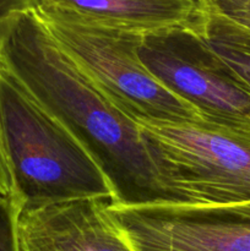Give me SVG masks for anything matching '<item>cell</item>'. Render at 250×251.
I'll use <instances>...</instances> for the list:
<instances>
[{
    "instance_id": "cell-1",
    "label": "cell",
    "mask_w": 250,
    "mask_h": 251,
    "mask_svg": "<svg viewBox=\"0 0 250 251\" xmlns=\"http://www.w3.org/2000/svg\"><path fill=\"white\" fill-rule=\"evenodd\" d=\"M0 68L88 150L114 189L112 203H174L159 180L134 118L117 107L60 48L34 7L10 17L0 48Z\"/></svg>"
},
{
    "instance_id": "cell-2",
    "label": "cell",
    "mask_w": 250,
    "mask_h": 251,
    "mask_svg": "<svg viewBox=\"0 0 250 251\" xmlns=\"http://www.w3.org/2000/svg\"><path fill=\"white\" fill-rule=\"evenodd\" d=\"M0 139L20 208L88 198L115 201L109 179L88 150L2 68Z\"/></svg>"
},
{
    "instance_id": "cell-3",
    "label": "cell",
    "mask_w": 250,
    "mask_h": 251,
    "mask_svg": "<svg viewBox=\"0 0 250 251\" xmlns=\"http://www.w3.org/2000/svg\"><path fill=\"white\" fill-rule=\"evenodd\" d=\"M174 203L250 201V130L208 122L134 118Z\"/></svg>"
},
{
    "instance_id": "cell-4",
    "label": "cell",
    "mask_w": 250,
    "mask_h": 251,
    "mask_svg": "<svg viewBox=\"0 0 250 251\" xmlns=\"http://www.w3.org/2000/svg\"><path fill=\"white\" fill-rule=\"evenodd\" d=\"M34 10L60 48L132 118L203 120L193 105L171 92L145 68L137 54L142 33L88 24L41 6Z\"/></svg>"
},
{
    "instance_id": "cell-5",
    "label": "cell",
    "mask_w": 250,
    "mask_h": 251,
    "mask_svg": "<svg viewBox=\"0 0 250 251\" xmlns=\"http://www.w3.org/2000/svg\"><path fill=\"white\" fill-rule=\"evenodd\" d=\"M137 54L145 68L205 122L250 130V90L198 32L142 33Z\"/></svg>"
},
{
    "instance_id": "cell-6",
    "label": "cell",
    "mask_w": 250,
    "mask_h": 251,
    "mask_svg": "<svg viewBox=\"0 0 250 251\" xmlns=\"http://www.w3.org/2000/svg\"><path fill=\"white\" fill-rule=\"evenodd\" d=\"M136 251H250V201L113 205Z\"/></svg>"
},
{
    "instance_id": "cell-7",
    "label": "cell",
    "mask_w": 250,
    "mask_h": 251,
    "mask_svg": "<svg viewBox=\"0 0 250 251\" xmlns=\"http://www.w3.org/2000/svg\"><path fill=\"white\" fill-rule=\"evenodd\" d=\"M110 202L88 198L21 208L20 251H136Z\"/></svg>"
},
{
    "instance_id": "cell-8",
    "label": "cell",
    "mask_w": 250,
    "mask_h": 251,
    "mask_svg": "<svg viewBox=\"0 0 250 251\" xmlns=\"http://www.w3.org/2000/svg\"><path fill=\"white\" fill-rule=\"evenodd\" d=\"M36 6L137 33L188 28L200 34L210 11L208 0H37Z\"/></svg>"
},
{
    "instance_id": "cell-9",
    "label": "cell",
    "mask_w": 250,
    "mask_h": 251,
    "mask_svg": "<svg viewBox=\"0 0 250 251\" xmlns=\"http://www.w3.org/2000/svg\"><path fill=\"white\" fill-rule=\"evenodd\" d=\"M201 36L211 49L250 90V31L213 9L208 11Z\"/></svg>"
},
{
    "instance_id": "cell-10",
    "label": "cell",
    "mask_w": 250,
    "mask_h": 251,
    "mask_svg": "<svg viewBox=\"0 0 250 251\" xmlns=\"http://www.w3.org/2000/svg\"><path fill=\"white\" fill-rule=\"evenodd\" d=\"M37 0H0V48L7 22L12 14L20 10L29 9L36 6ZM0 195L12 196V181L10 176L9 167L5 158L1 139H0Z\"/></svg>"
},
{
    "instance_id": "cell-11",
    "label": "cell",
    "mask_w": 250,
    "mask_h": 251,
    "mask_svg": "<svg viewBox=\"0 0 250 251\" xmlns=\"http://www.w3.org/2000/svg\"><path fill=\"white\" fill-rule=\"evenodd\" d=\"M20 210L12 196L0 195V251H20L17 233Z\"/></svg>"
},
{
    "instance_id": "cell-12",
    "label": "cell",
    "mask_w": 250,
    "mask_h": 251,
    "mask_svg": "<svg viewBox=\"0 0 250 251\" xmlns=\"http://www.w3.org/2000/svg\"><path fill=\"white\" fill-rule=\"evenodd\" d=\"M211 9L250 31V0H208Z\"/></svg>"
}]
</instances>
